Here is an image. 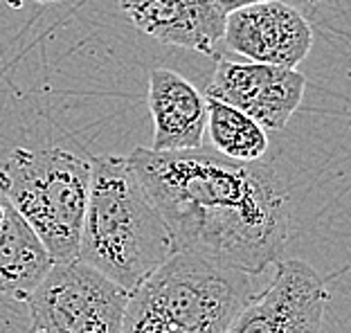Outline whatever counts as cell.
<instances>
[{
    "instance_id": "4",
    "label": "cell",
    "mask_w": 351,
    "mask_h": 333,
    "mask_svg": "<svg viewBox=\"0 0 351 333\" xmlns=\"http://www.w3.org/2000/svg\"><path fill=\"white\" fill-rule=\"evenodd\" d=\"M0 192L43 241L54 264L77 259L90 160L61 147L14 149L0 162Z\"/></svg>"
},
{
    "instance_id": "1",
    "label": "cell",
    "mask_w": 351,
    "mask_h": 333,
    "mask_svg": "<svg viewBox=\"0 0 351 333\" xmlns=\"http://www.w3.org/2000/svg\"><path fill=\"white\" fill-rule=\"evenodd\" d=\"M129 162L165 219L176 252L261 275L291 236V196L273 164L219 151L133 149Z\"/></svg>"
},
{
    "instance_id": "6",
    "label": "cell",
    "mask_w": 351,
    "mask_h": 333,
    "mask_svg": "<svg viewBox=\"0 0 351 333\" xmlns=\"http://www.w3.org/2000/svg\"><path fill=\"white\" fill-rule=\"evenodd\" d=\"M326 306L329 291L313 266L277 261L268 288L254 293L223 333H320Z\"/></svg>"
},
{
    "instance_id": "11",
    "label": "cell",
    "mask_w": 351,
    "mask_h": 333,
    "mask_svg": "<svg viewBox=\"0 0 351 333\" xmlns=\"http://www.w3.org/2000/svg\"><path fill=\"white\" fill-rule=\"evenodd\" d=\"M52 264L43 241L0 192V297L27 302Z\"/></svg>"
},
{
    "instance_id": "8",
    "label": "cell",
    "mask_w": 351,
    "mask_h": 333,
    "mask_svg": "<svg viewBox=\"0 0 351 333\" xmlns=\"http://www.w3.org/2000/svg\"><path fill=\"white\" fill-rule=\"evenodd\" d=\"M223 45L248 61L298 68L313 47V29L293 5L261 0L226 14Z\"/></svg>"
},
{
    "instance_id": "14",
    "label": "cell",
    "mask_w": 351,
    "mask_h": 333,
    "mask_svg": "<svg viewBox=\"0 0 351 333\" xmlns=\"http://www.w3.org/2000/svg\"><path fill=\"white\" fill-rule=\"evenodd\" d=\"M36 3H66V0H36ZM70 3V0H68Z\"/></svg>"
},
{
    "instance_id": "15",
    "label": "cell",
    "mask_w": 351,
    "mask_h": 333,
    "mask_svg": "<svg viewBox=\"0 0 351 333\" xmlns=\"http://www.w3.org/2000/svg\"><path fill=\"white\" fill-rule=\"evenodd\" d=\"M300 3H315V0H300Z\"/></svg>"
},
{
    "instance_id": "2",
    "label": "cell",
    "mask_w": 351,
    "mask_h": 333,
    "mask_svg": "<svg viewBox=\"0 0 351 333\" xmlns=\"http://www.w3.org/2000/svg\"><path fill=\"white\" fill-rule=\"evenodd\" d=\"M173 252L169 227L129 158H90V192L77 259L131 293Z\"/></svg>"
},
{
    "instance_id": "13",
    "label": "cell",
    "mask_w": 351,
    "mask_h": 333,
    "mask_svg": "<svg viewBox=\"0 0 351 333\" xmlns=\"http://www.w3.org/2000/svg\"><path fill=\"white\" fill-rule=\"evenodd\" d=\"M210 3L217 7L219 12L230 14V12L239 10V7H245V5H252V3H261V0H210Z\"/></svg>"
},
{
    "instance_id": "9",
    "label": "cell",
    "mask_w": 351,
    "mask_h": 333,
    "mask_svg": "<svg viewBox=\"0 0 351 333\" xmlns=\"http://www.w3.org/2000/svg\"><path fill=\"white\" fill-rule=\"evenodd\" d=\"M135 27L156 41L221 59L226 14L210 0H119Z\"/></svg>"
},
{
    "instance_id": "3",
    "label": "cell",
    "mask_w": 351,
    "mask_h": 333,
    "mask_svg": "<svg viewBox=\"0 0 351 333\" xmlns=\"http://www.w3.org/2000/svg\"><path fill=\"white\" fill-rule=\"evenodd\" d=\"M250 273L173 252L129 295L122 333H223L254 295Z\"/></svg>"
},
{
    "instance_id": "10",
    "label": "cell",
    "mask_w": 351,
    "mask_h": 333,
    "mask_svg": "<svg viewBox=\"0 0 351 333\" xmlns=\"http://www.w3.org/2000/svg\"><path fill=\"white\" fill-rule=\"evenodd\" d=\"M149 110L156 151H185L203 145L207 129V95L169 68L149 75Z\"/></svg>"
},
{
    "instance_id": "7",
    "label": "cell",
    "mask_w": 351,
    "mask_h": 333,
    "mask_svg": "<svg viewBox=\"0 0 351 333\" xmlns=\"http://www.w3.org/2000/svg\"><path fill=\"white\" fill-rule=\"evenodd\" d=\"M304 90L306 77L298 68L221 57L205 95L248 113L266 131H282L300 108Z\"/></svg>"
},
{
    "instance_id": "12",
    "label": "cell",
    "mask_w": 351,
    "mask_h": 333,
    "mask_svg": "<svg viewBox=\"0 0 351 333\" xmlns=\"http://www.w3.org/2000/svg\"><path fill=\"white\" fill-rule=\"evenodd\" d=\"M207 133L217 151L232 160L254 162L263 160L268 151L266 129L252 120L248 113L226 104L221 99L207 97Z\"/></svg>"
},
{
    "instance_id": "5",
    "label": "cell",
    "mask_w": 351,
    "mask_h": 333,
    "mask_svg": "<svg viewBox=\"0 0 351 333\" xmlns=\"http://www.w3.org/2000/svg\"><path fill=\"white\" fill-rule=\"evenodd\" d=\"M131 293L84 261L52 264L29 295L34 333H122Z\"/></svg>"
}]
</instances>
